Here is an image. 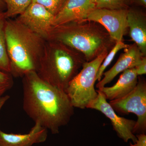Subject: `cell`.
Returning a JSON list of instances; mask_svg holds the SVG:
<instances>
[{
	"label": "cell",
	"mask_w": 146,
	"mask_h": 146,
	"mask_svg": "<svg viewBox=\"0 0 146 146\" xmlns=\"http://www.w3.org/2000/svg\"><path fill=\"white\" fill-rule=\"evenodd\" d=\"M23 108L35 123L55 134L70 122L74 108L65 91L47 83L33 71L24 76Z\"/></svg>",
	"instance_id": "cell-1"
},
{
	"label": "cell",
	"mask_w": 146,
	"mask_h": 146,
	"mask_svg": "<svg viewBox=\"0 0 146 146\" xmlns=\"http://www.w3.org/2000/svg\"><path fill=\"white\" fill-rule=\"evenodd\" d=\"M5 36L11 74L24 76L29 72H36L46 53L44 38L17 20H7Z\"/></svg>",
	"instance_id": "cell-2"
},
{
	"label": "cell",
	"mask_w": 146,
	"mask_h": 146,
	"mask_svg": "<svg viewBox=\"0 0 146 146\" xmlns=\"http://www.w3.org/2000/svg\"><path fill=\"white\" fill-rule=\"evenodd\" d=\"M53 52L50 55L46 50L36 72L47 83L65 91L68 84L77 74L80 64L63 49H55Z\"/></svg>",
	"instance_id": "cell-3"
},
{
	"label": "cell",
	"mask_w": 146,
	"mask_h": 146,
	"mask_svg": "<svg viewBox=\"0 0 146 146\" xmlns=\"http://www.w3.org/2000/svg\"><path fill=\"white\" fill-rule=\"evenodd\" d=\"M107 55L104 50L95 59L83 63L80 72L70 82L65 90L74 108L84 109L95 100L98 93L95 89L97 73Z\"/></svg>",
	"instance_id": "cell-4"
},
{
	"label": "cell",
	"mask_w": 146,
	"mask_h": 146,
	"mask_svg": "<svg viewBox=\"0 0 146 146\" xmlns=\"http://www.w3.org/2000/svg\"><path fill=\"white\" fill-rule=\"evenodd\" d=\"M49 39L81 52L89 59L95 56L103 43L98 33L69 24L53 27Z\"/></svg>",
	"instance_id": "cell-5"
},
{
	"label": "cell",
	"mask_w": 146,
	"mask_h": 146,
	"mask_svg": "<svg viewBox=\"0 0 146 146\" xmlns=\"http://www.w3.org/2000/svg\"><path fill=\"white\" fill-rule=\"evenodd\" d=\"M109 104L115 112L122 115L131 113L137 117L133 134L146 131V84L139 80L135 88L125 96L110 101Z\"/></svg>",
	"instance_id": "cell-6"
},
{
	"label": "cell",
	"mask_w": 146,
	"mask_h": 146,
	"mask_svg": "<svg viewBox=\"0 0 146 146\" xmlns=\"http://www.w3.org/2000/svg\"><path fill=\"white\" fill-rule=\"evenodd\" d=\"M97 91V98L89 103L86 108L98 110L109 119L118 136L124 142H127L130 140L133 143H135L137 139L133 131L136 121L118 116L101 91L99 90Z\"/></svg>",
	"instance_id": "cell-7"
},
{
	"label": "cell",
	"mask_w": 146,
	"mask_h": 146,
	"mask_svg": "<svg viewBox=\"0 0 146 146\" xmlns=\"http://www.w3.org/2000/svg\"><path fill=\"white\" fill-rule=\"evenodd\" d=\"M54 16L42 5L32 2L17 21L35 34L49 39L53 28Z\"/></svg>",
	"instance_id": "cell-8"
},
{
	"label": "cell",
	"mask_w": 146,
	"mask_h": 146,
	"mask_svg": "<svg viewBox=\"0 0 146 146\" xmlns=\"http://www.w3.org/2000/svg\"><path fill=\"white\" fill-rule=\"evenodd\" d=\"M128 11L125 9L95 8L85 21L100 24L107 29L110 37L116 42L122 41L128 27Z\"/></svg>",
	"instance_id": "cell-9"
},
{
	"label": "cell",
	"mask_w": 146,
	"mask_h": 146,
	"mask_svg": "<svg viewBox=\"0 0 146 146\" xmlns=\"http://www.w3.org/2000/svg\"><path fill=\"white\" fill-rule=\"evenodd\" d=\"M95 8L96 4L91 0H65L54 16L53 27L85 21Z\"/></svg>",
	"instance_id": "cell-10"
},
{
	"label": "cell",
	"mask_w": 146,
	"mask_h": 146,
	"mask_svg": "<svg viewBox=\"0 0 146 146\" xmlns=\"http://www.w3.org/2000/svg\"><path fill=\"white\" fill-rule=\"evenodd\" d=\"M144 56L136 45L129 46L125 49V52L120 56L114 66L109 70L104 73V77L97 84V88L99 89L104 87L120 73L135 68Z\"/></svg>",
	"instance_id": "cell-11"
},
{
	"label": "cell",
	"mask_w": 146,
	"mask_h": 146,
	"mask_svg": "<svg viewBox=\"0 0 146 146\" xmlns=\"http://www.w3.org/2000/svg\"><path fill=\"white\" fill-rule=\"evenodd\" d=\"M48 129L38 123L35 124L28 133H7L0 129V146H32L45 142Z\"/></svg>",
	"instance_id": "cell-12"
},
{
	"label": "cell",
	"mask_w": 146,
	"mask_h": 146,
	"mask_svg": "<svg viewBox=\"0 0 146 146\" xmlns=\"http://www.w3.org/2000/svg\"><path fill=\"white\" fill-rule=\"evenodd\" d=\"M138 75L135 68L123 72L117 82L112 86H104L98 89L107 100H113L125 96L136 87L138 82Z\"/></svg>",
	"instance_id": "cell-13"
},
{
	"label": "cell",
	"mask_w": 146,
	"mask_h": 146,
	"mask_svg": "<svg viewBox=\"0 0 146 146\" xmlns=\"http://www.w3.org/2000/svg\"><path fill=\"white\" fill-rule=\"evenodd\" d=\"M127 21L131 38L145 56L146 54V25L145 18L137 12L128 11Z\"/></svg>",
	"instance_id": "cell-14"
},
{
	"label": "cell",
	"mask_w": 146,
	"mask_h": 146,
	"mask_svg": "<svg viewBox=\"0 0 146 146\" xmlns=\"http://www.w3.org/2000/svg\"><path fill=\"white\" fill-rule=\"evenodd\" d=\"M7 19L5 12H0V70L10 74V60L7 50L5 36V24Z\"/></svg>",
	"instance_id": "cell-15"
},
{
	"label": "cell",
	"mask_w": 146,
	"mask_h": 146,
	"mask_svg": "<svg viewBox=\"0 0 146 146\" xmlns=\"http://www.w3.org/2000/svg\"><path fill=\"white\" fill-rule=\"evenodd\" d=\"M6 6V17L21 15L32 3V0H3Z\"/></svg>",
	"instance_id": "cell-16"
},
{
	"label": "cell",
	"mask_w": 146,
	"mask_h": 146,
	"mask_svg": "<svg viewBox=\"0 0 146 146\" xmlns=\"http://www.w3.org/2000/svg\"><path fill=\"white\" fill-rule=\"evenodd\" d=\"M129 46L124 43L122 41L116 42V44L114 48L111 50L108 54L106 56L104 60L103 61L101 65L100 66L99 69L97 73L96 80L99 82L102 79V76L103 75L105 70L108 66L111 63L114 59L117 53L123 49H126Z\"/></svg>",
	"instance_id": "cell-17"
},
{
	"label": "cell",
	"mask_w": 146,
	"mask_h": 146,
	"mask_svg": "<svg viewBox=\"0 0 146 146\" xmlns=\"http://www.w3.org/2000/svg\"><path fill=\"white\" fill-rule=\"evenodd\" d=\"M65 0H32V2L39 4L55 16L60 10Z\"/></svg>",
	"instance_id": "cell-18"
},
{
	"label": "cell",
	"mask_w": 146,
	"mask_h": 146,
	"mask_svg": "<svg viewBox=\"0 0 146 146\" xmlns=\"http://www.w3.org/2000/svg\"><path fill=\"white\" fill-rule=\"evenodd\" d=\"M13 84L11 74L0 70V96L11 89Z\"/></svg>",
	"instance_id": "cell-19"
},
{
	"label": "cell",
	"mask_w": 146,
	"mask_h": 146,
	"mask_svg": "<svg viewBox=\"0 0 146 146\" xmlns=\"http://www.w3.org/2000/svg\"><path fill=\"white\" fill-rule=\"evenodd\" d=\"M125 0H99L96 3V8L121 9Z\"/></svg>",
	"instance_id": "cell-20"
},
{
	"label": "cell",
	"mask_w": 146,
	"mask_h": 146,
	"mask_svg": "<svg viewBox=\"0 0 146 146\" xmlns=\"http://www.w3.org/2000/svg\"><path fill=\"white\" fill-rule=\"evenodd\" d=\"M137 75H142L146 74V58L143 57L140 63L135 68Z\"/></svg>",
	"instance_id": "cell-21"
},
{
	"label": "cell",
	"mask_w": 146,
	"mask_h": 146,
	"mask_svg": "<svg viewBox=\"0 0 146 146\" xmlns=\"http://www.w3.org/2000/svg\"><path fill=\"white\" fill-rule=\"evenodd\" d=\"M137 141L133 144L130 143L129 146H146V135L145 133L136 134Z\"/></svg>",
	"instance_id": "cell-22"
},
{
	"label": "cell",
	"mask_w": 146,
	"mask_h": 146,
	"mask_svg": "<svg viewBox=\"0 0 146 146\" xmlns=\"http://www.w3.org/2000/svg\"><path fill=\"white\" fill-rule=\"evenodd\" d=\"M9 98H10V96L7 95L0 96V111H1V108H2L3 106L4 105L5 103L8 100Z\"/></svg>",
	"instance_id": "cell-23"
},
{
	"label": "cell",
	"mask_w": 146,
	"mask_h": 146,
	"mask_svg": "<svg viewBox=\"0 0 146 146\" xmlns=\"http://www.w3.org/2000/svg\"><path fill=\"white\" fill-rule=\"evenodd\" d=\"M6 9L5 3L3 0H0V12H3V11Z\"/></svg>",
	"instance_id": "cell-24"
},
{
	"label": "cell",
	"mask_w": 146,
	"mask_h": 146,
	"mask_svg": "<svg viewBox=\"0 0 146 146\" xmlns=\"http://www.w3.org/2000/svg\"><path fill=\"white\" fill-rule=\"evenodd\" d=\"M141 3L144 5H146V0H140Z\"/></svg>",
	"instance_id": "cell-25"
},
{
	"label": "cell",
	"mask_w": 146,
	"mask_h": 146,
	"mask_svg": "<svg viewBox=\"0 0 146 146\" xmlns=\"http://www.w3.org/2000/svg\"><path fill=\"white\" fill-rule=\"evenodd\" d=\"M99 0H91V1H92V3H94L96 4V3Z\"/></svg>",
	"instance_id": "cell-26"
}]
</instances>
